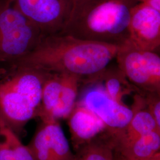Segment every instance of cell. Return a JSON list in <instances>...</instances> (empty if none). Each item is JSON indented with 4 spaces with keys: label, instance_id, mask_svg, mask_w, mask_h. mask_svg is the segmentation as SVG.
Listing matches in <instances>:
<instances>
[{
    "label": "cell",
    "instance_id": "6da1fadb",
    "mask_svg": "<svg viewBox=\"0 0 160 160\" xmlns=\"http://www.w3.org/2000/svg\"><path fill=\"white\" fill-rule=\"evenodd\" d=\"M120 46L53 34L44 36L32 51L12 65L75 75L85 83L108 67Z\"/></svg>",
    "mask_w": 160,
    "mask_h": 160
},
{
    "label": "cell",
    "instance_id": "7a4b0ae2",
    "mask_svg": "<svg viewBox=\"0 0 160 160\" xmlns=\"http://www.w3.org/2000/svg\"><path fill=\"white\" fill-rule=\"evenodd\" d=\"M138 0H73L61 34L122 45L128 41L131 12Z\"/></svg>",
    "mask_w": 160,
    "mask_h": 160
},
{
    "label": "cell",
    "instance_id": "3957f363",
    "mask_svg": "<svg viewBox=\"0 0 160 160\" xmlns=\"http://www.w3.org/2000/svg\"><path fill=\"white\" fill-rule=\"evenodd\" d=\"M48 73L14 65L0 68V117L18 137L39 116Z\"/></svg>",
    "mask_w": 160,
    "mask_h": 160
},
{
    "label": "cell",
    "instance_id": "277c9868",
    "mask_svg": "<svg viewBox=\"0 0 160 160\" xmlns=\"http://www.w3.org/2000/svg\"><path fill=\"white\" fill-rule=\"evenodd\" d=\"M44 37L12 2L0 11V68L28 54Z\"/></svg>",
    "mask_w": 160,
    "mask_h": 160
},
{
    "label": "cell",
    "instance_id": "5b68a950",
    "mask_svg": "<svg viewBox=\"0 0 160 160\" xmlns=\"http://www.w3.org/2000/svg\"><path fill=\"white\" fill-rule=\"evenodd\" d=\"M115 58L118 68L139 92H160L159 53L138 49L128 41Z\"/></svg>",
    "mask_w": 160,
    "mask_h": 160
},
{
    "label": "cell",
    "instance_id": "8992f818",
    "mask_svg": "<svg viewBox=\"0 0 160 160\" xmlns=\"http://www.w3.org/2000/svg\"><path fill=\"white\" fill-rule=\"evenodd\" d=\"M81 78L63 72H48L43 83L39 118L42 120L68 119L77 104Z\"/></svg>",
    "mask_w": 160,
    "mask_h": 160
},
{
    "label": "cell",
    "instance_id": "52a82bcc",
    "mask_svg": "<svg viewBox=\"0 0 160 160\" xmlns=\"http://www.w3.org/2000/svg\"><path fill=\"white\" fill-rule=\"evenodd\" d=\"M73 0H12V4L44 36L61 33Z\"/></svg>",
    "mask_w": 160,
    "mask_h": 160
},
{
    "label": "cell",
    "instance_id": "ba28073f",
    "mask_svg": "<svg viewBox=\"0 0 160 160\" xmlns=\"http://www.w3.org/2000/svg\"><path fill=\"white\" fill-rule=\"evenodd\" d=\"M27 146L35 160H75V154L57 120H42Z\"/></svg>",
    "mask_w": 160,
    "mask_h": 160
},
{
    "label": "cell",
    "instance_id": "9c48e42d",
    "mask_svg": "<svg viewBox=\"0 0 160 160\" xmlns=\"http://www.w3.org/2000/svg\"><path fill=\"white\" fill-rule=\"evenodd\" d=\"M128 42L138 49L158 53L160 47V11L138 3L132 10Z\"/></svg>",
    "mask_w": 160,
    "mask_h": 160
},
{
    "label": "cell",
    "instance_id": "30bf717a",
    "mask_svg": "<svg viewBox=\"0 0 160 160\" xmlns=\"http://www.w3.org/2000/svg\"><path fill=\"white\" fill-rule=\"evenodd\" d=\"M96 84L86 91L79 104L97 116L104 123L107 129L125 127L131 120L132 109L112 98L102 86Z\"/></svg>",
    "mask_w": 160,
    "mask_h": 160
},
{
    "label": "cell",
    "instance_id": "8fae6325",
    "mask_svg": "<svg viewBox=\"0 0 160 160\" xmlns=\"http://www.w3.org/2000/svg\"><path fill=\"white\" fill-rule=\"evenodd\" d=\"M131 109L133 116L126 126L118 129L106 130L113 145L114 151L151 132H160L147 109L141 92H136Z\"/></svg>",
    "mask_w": 160,
    "mask_h": 160
},
{
    "label": "cell",
    "instance_id": "7c38bea8",
    "mask_svg": "<svg viewBox=\"0 0 160 160\" xmlns=\"http://www.w3.org/2000/svg\"><path fill=\"white\" fill-rule=\"evenodd\" d=\"M68 119L72 140L77 149L90 142L107 129L104 123L97 116L79 103L76 104Z\"/></svg>",
    "mask_w": 160,
    "mask_h": 160
},
{
    "label": "cell",
    "instance_id": "4fadbf2b",
    "mask_svg": "<svg viewBox=\"0 0 160 160\" xmlns=\"http://www.w3.org/2000/svg\"><path fill=\"white\" fill-rule=\"evenodd\" d=\"M110 97L115 100L123 103L122 99L132 92L139 91L126 78L118 67H107L102 72L88 80L87 84H99Z\"/></svg>",
    "mask_w": 160,
    "mask_h": 160
},
{
    "label": "cell",
    "instance_id": "5bb4252c",
    "mask_svg": "<svg viewBox=\"0 0 160 160\" xmlns=\"http://www.w3.org/2000/svg\"><path fill=\"white\" fill-rule=\"evenodd\" d=\"M160 132L157 130L138 138L114 151L120 160H147L160 152Z\"/></svg>",
    "mask_w": 160,
    "mask_h": 160
},
{
    "label": "cell",
    "instance_id": "9a60e30c",
    "mask_svg": "<svg viewBox=\"0 0 160 160\" xmlns=\"http://www.w3.org/2000/svg\"><path fill=\"white\" fill-rule=\"evenodd\" d=\"M0 160H35L28 146L1 117Z\"/></svg>",
    "mask_w": 160,
    "mask_h": 160
},
{
    "label": "cell",
    "instance_id": "2e32d148",
    "mask_svg": "<svg viewBox=\"0 0 160 160\" xmlns=\"http://www.w3.org/2000/svg\"><path fill=\"white\" fill-rule=\"evenodd\" d=\"M114 155L113 145L105 131L77 148L75 160H114Z\"/></svg>",
    "mask_w": 160,
    "mask_h": 160
},
{
    "label": "cell",
    "instance_id": "e0dca14e",
    "mask_svg": "<svg viewBox=\"0 0 160 160\" xmlns=\"http://www.w3.org/2000/svg\"><path fill=\"white\" fill-rule=\"evenodd\" d=\"M142 94L147 109L160 129V92H140Z\"/></svg>",
    "mask_w": 160,
    "mask_h": 160
},
{
    "label": "cell",
    "instance_id": "ac0fdd59",
    "mask_svg": "<svg viewBox=\"0 0 160 160\" xmlns=\"http://www.w3.org/2000/svg\"><path fill=\"white\" fill-rule=\"evenodd\" d=\"M138 1L160 11V0H138Z\"/></svg>",
    "mask_w": 160,
    "mask_h": 160
},
{
    "label": "cell",
    "instance_id": "d6986e66",
    "mask_svg": "<svg viewBox=\"0 0 160 160\" xmlns=\"http://www.w3.org/2000/svg\"><path fill=\"white\" fill-rule=\"evenodd\" d=\"M12 0H0V11L9 5L12 2Z\"/></svg>",
    "mask_w": 160,
    "mask_h": 160
},
{
    "label": "cell",
    "instance_id": "ffe728a7",
    "mask_svg": "<svg viewBox=\"0 0 160 160\" xmlns=\"http://www.w3.org/2000/svg\"><path fill=\"white\" fill-rule=\"evenodd\" d=\"M147 160H160V152H158L157 154Z\"/></svg>",
    "mask_w": 160,
    "mask_h": 160
},
{
    "label": "cell",
    "instance_id": "44dd1931",
    "mask_svg": "<svg viewBox=\"0 0 160 160\" xmlns=\"http://www.w3.org/2000/svg\"><path fill=\"white\" fill-rule=\"evenodd\" d=\"M114 160H119V158H117V157H115V155H114Z\"/></svg>",
    "mask_w": 160,
    "mask_h": 160
}]
</instances>
